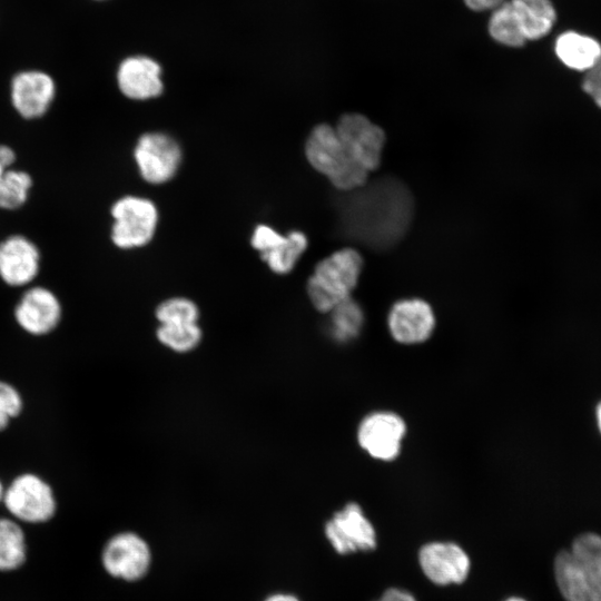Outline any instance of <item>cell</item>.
I'll return each instance as SVG.
<instances>
[{
  "label": "cell",
  "instance_id": "83f0119b",
  "mask_svg": "<svg viewBox=\"0 0 601 601\" xmlns=\"http://www.w3.org/2000/svg\"><path fill=\"white\" fill-rule=\"evenodd\" d=\"M16 159V152L10 146L0 145V175L12 168Z\"/></svg>",
  "mask_w": 601,
  "mask_h": 601
},
{
  "label": "cell",
  "instance_id": "3957f363",
  "mask_svg": "<svg viewBox=\"0 0 601 601\" xmlns=\"http://www.w3.org/2000/svg\"><path fill=\"white\" fill-rule=\"evenodd\" d=\"M304 151L308 164L336 189L354 191L366 185L370 173L349 156L335 127L316 125L307 136Z\"/></svg>",
  "mask_w": 601,
  "mask_h": 601
},
{
  "label": "cell",
  "instance_id": "5b68a950",
  "mask_svg": "<svg viewBox=\"0 0 601 601\" xmlns=\"http://www.w3.org/2000/svg\"><path fill=\"white\" fill-rule=\"evenodd\" d=\"M112 226L110 238L120 249L144 247L155 236L159 213L155 203L146 197L126 195L110 208Z\"/></svg>",
  "mask_w": 601,
  "mask_h": 601
},
{
  "label": "cell",
  "instance_id": "7402d4cb",
  "mask_svg": "<svg viewBox=\"0 0 601 601\" xmlns=\"http://www.w3.org/2000/svg\"><path fill=\"white\" fill-rule=\"evenodd\" d=\"M29 173L14 167L0 175V209L14 210L22 207L32 187Z\"/></svg>",
  "mask_w": 601,
  "mask_h": 601
},
{
  "label": "cell",
  "instance_id": "f1b7e54d",
  "mask_svg": "<svg viewBox=\"0 0 601 601\" xmlns=\"http://www.w3.org/2000/svg\"><path fill=\"white\" fill-rule=\"evenodd\" d=\"M377 601H415L412 594L400 589H388Z\"/></svg>",
  "mask_w": 601,
  "mask_h": 601
},
{
  "label": "cell",
  "instance_id": "836d02e7",
  "mask_svg": "<svg viewBox=\"0 0 601 601\" xmlns=\"http://www.w3.org/2000/svg\"><path fill=\"white\" fill-rule=\"evenodd\" d=\"M4 489L2 486V483L0 482V501L3 499Z\"/></svg>",
  "mask_w": 601,
  "mask_h": 601
},
{
  "label": "cell",
  "instance_id": "e575fe53",
  "mask_svg": "<svg viewBox=\"0 0 601 601\" xmlns=\"http://www.w3.org/2000/svg\"><path fill=\"white\" fill-rule=\"evenodd\" d=\"M505 601H525V600H523L521 598L513 597V598L506 599Z\"/></svg>",
  "mask_w": 601,
  "mask_h": 601
},
{
  "label": "cell",
  "instance_id": "8992f818",
  "mask_svg": "<svg viewBox=\"0 0 601 601\" xmlns=\"http://www.w3.org/2000/svg\"><path fill=\"white\" fill-rule=\"evenodd\" d=\"M134 159L145 181L161 185L176 176L181 164L183 150L173 136L162 131H147L136 141Z\"/></svg>",
  "mask_w": 601,
  "mask_h": 601
},
{
  "label": "cell",
  "instance_id": "7c38bea8",
  "mask_svg": "<svg viewBox=\"0 0 601 601\" xmlns=\"http://www.w3.org/2000/svg\"><path fill=\"white\" fill-rule=\"evenodd\" d=\"M325 533L334 549L346 554L373 550L375 531L356 503H348L326 523Z\"/></svg>",
  "mask_w": 601,
  "mask_h": 601
},
{
  "label": "cell",
  "instance_id": "8fae6325",
  "mask_svg": "<svg viewBox=\"0 0 601 601\" xmlns=\"http://www.w3.org/2000/svg\"><path fill=\"white\" fill-rule=\"evenodd\" d=\"M151 554L147 543L137 534L126 532L111 538L102 552L106 571L127 581L141 579L148 571Z\"/></svg>",
  "mask_w": 601,
  "mask_h": 601
},
{
  "label": "cell",
  "instance_id": "44dd1931",
  "mask_svg": "<svg viewBox=\"0 0 601 601\" xmlns=\"http://www.w3.org/2000/svg\"><path fill=\"white\" fill-rule=\"evenodd\" d=\"M26 560L21 528L9 519H0V571L18 569Z\"/></svg>",
  "mask_w": 601,
  "mask_h": 601
},
{
  "label": "cell",
  "instance_id": "1f68e13d",
  "mask_svg": "<svg viewBox=\"0 0 601 601\" xmlns=\"http://www.w3.org/2000/svg\"><path fill=\"white\" fill-rule=\"evenodd\" d=\"M10 417L0 407V431L4 430L9 424Z\"/></svg>",
  "mask_w": 601,
  "mask_h": 601
},
{
  "label": "cell",
  "instance_id": "d6986e66",
  "mask_svg": "<svg viewBox=\"0 0 601 601\" xmlns=\"http://www.w3.org/2000/svg\"><path fill=\"white\" fill-rule=\"evenodd\" d=\"M307 247V236L300 230H290L274 248L259 256L273 273L286 275L295 268Z\"/></svg>",
  "mask_w": 601,
  "mask_h": 601
},
{
  "label": "cell",
  "instance_id": "ac0fdd59",
  "mask_svg": "<svg viewBox=\"0 0 601 601\" xmlns=\"http://www.w3.org/2000/svg\"><path fill=\"white\" fill-rule=\"evenodd\" d=\"M555 53L566 67L588 71L601 59V45L589 36L568 31L558 37Z\"/></svg>",
  "mask_w": 601,
  "mask_h": 601
},
{
  "label": "cell",
  "instance_id": "d4e9b609",
  "mask_svg": "<svg viewBox=\"0 0 601 601\" xmlns=\"http://www.w3.org/2000/svg\"><path fill=\"white\" fill-rule=\"evenodd\" d=\"M284 235L269 225L258 224L253 230L250 245L259 254H264L282 242Z\"/></svg>",
  "mask_w": 601,
  "mask_h": 601
},
{
  "label": "cell",
  "instance_id": "4316f807",
  "mask_svg": "<svg viewBox=\"0 0 601 601\" xmlns=\"http://www.w3.org/2000/svg\"><path fill=\"white\" fill-rule=\"evenodd\" d=\"M582 88L601 107V59L587 71Z\"/></svg>",
  "mask_w": 601,
  "mask_h": 601
},
{
  "label": "cell",
  "instance_id": "4dcf8cb0",
  "mask_svg": "<svg viewBox=\"0 0 601 601\" xmlns=\"http://www.w3.org/2000/svg\"><path fill=\"white\" fill-rule=\"evenodd\" d=\"M265 601H299V600L290 594L278 593V594H274L269 597Z\"/></svg>",
  "mask_w": 601,
  "mask_h": 601
},
{
  "label": "cell",
  "instance_id": "2e32d148",
  "mask_svg": "<svg viewBox=\"0 0 601 601\" xmlns=\"http://www.w3.org/2000/svg\"><path fill=\"white\" fill-rule=\"evenodd\" d=\"M116 79L120 92L131 100L154 99L164 91L161 67L146 56L124 59L117 69Z\"/></svg>",
  "mask_w": 601,
  "mask_h": 601
},
{
  "label": "cell",
  "instance_id": "9a60e30c",
  "mask_svg": "<svg viewBox=\"0 0 601 601\" xmlns=\"http://www.w3.org/2000/svg\"><path fill=\"white\" fill-rule=\"evenodd\" d=\"M61 304L53 292L36 286L27 289L14 308L17 323L32 335L53 331L61 319Z\"/></svg>",
  "mask_w": 601,
  "mask_h": 601
},
{
  "label": "cell",
  "instance_id": "e0dca14e",
  "mask_svg": "<svg viewBox=\"0 0 601 601\" xmlns=\"http://www.w3.org/2000/svg\"><path fill=\"white\" fill-rule=\"evenodd\" d=\"M420 563L425 575L435 584L463 582L470 570L466 553L454 543L434 542L420 551Z\"/></svg>",
  "mask_w": 601,
  "mask_h": 601
},
{
  "label": "cell",
  "instance_id": "cb8c5ba5",
  "mask_svg": "<svg viewBox=\"0 0 601 601\" xmlns=\"http://www.w3.org/2000/svg\"><path fill=\"white\" fill-rule=\"evenodd\" d=\"M199 315L197 304L187 297L167 298L155 309V317L159 325L196 324Z\"/></svg>",
  "mask_w": 601,
  "mask_h": 601
},
{
  "label": "cell",
  "instance_id": "5bb4252c",
  "mask_svg": "<svg viewBox=\"0 0 601 601\" xmlns=\"http://www.w3.org/2000/svg\"><path fill=\"white\" fill-rule=\"evenodd\" d=\"M40 269V250L27 236L10 235L0 242V278L9 286L31 283Z\"/></svg>",
  "mask_w": 601,
  "mask_h": 601
},
{
  "label": "cell",
  "instance_id": "277c9868",
  "mask_svg": "<svg viewBox=\"0 0 601 601\" xmlns=\"http://www.w3.org/2000/svg\"><path fill=\"white\" fill-rule=\"evenodd\" d=\"M550 0H506L494 9L489 30L492 38L509 47H521L550 32L555 22Z\"/></svg>",
  "mask_w": 601,
  "mask_h": 601
},
{
  "label": "cell",
  "instance_id": "f546056e",
  "mask_svg": "<svg viewBox=\"0 0 601 601\" xmlns=\"http://www.w3.org/2000/svg\"><path fill=\"white\" fill-rule=\"evenodd\" d=\"M466 6L475 11L495 9L506 0H464Z\"/></svg>",
  "mask_w": 601,
  "mask_h": 601
},
{
  "label": "cell",
  "instance_id": "ba28073f",
  "mask_svg": "<svg viewBox=\"0 0 601 601\" xmlns=\"http://www.w3.org/2000/svg\"><path fill=\"white\" fill-rule=\"evenodd\" d=\"M2 501L13 516L29 523L46 522L56 512L51 487L36 474L17 476L4 490Z\"/></svg>",
  "mask_w": 601,
  "mask_h": 601
},
{
  "label": "cell",
  "instance_id": "4fadbf2b",
  "mask_svg": "<svg viewBox=\"0 0 601 601\" xmlns=\"http://www.w3.org/2000/svg\"><path fill=\"white\" fill-rule=\"evenodd\" d=\"M391 336L401 344H420L430 338L435 328L432 306L422 298L397 300L387 315Z\"/></svg>",
  "mask_w": 601,
  "mask_h": 601
},
{
  "label": "cell",
  "instance_id": "603a6c76",
  "mask_svg": "<svg viewBox=\"0 0 601 601\" xmlns=\"http://www.w3.org/2000/svg\"><path fill=\"white\" fill-rule=\"evenodd\" d=\"M158 342L176 353L195 349L203 338L198 323L185 325H159L156 329Z\"/></svg>",
  "mask_w": 601,
  "mask_h": 601
},
{
  "label": "cell",
  "instance_id": "484cf974",
  "mask_svg": "<svg viewBox=\"0 0 601 601\" xmlns=\"http://www.w3.org/2000/svg\"><path fill=\"white\" fill-rule=\"evenodd\" d=\"M0 407L10 417H16L22 410L19 392L9 383L0 381Z\"/></svg>",
  "mask_w": 601,
  "mask_h": 601
},
{
  "label": "cell",
  "instance_id": "9c48e42d",
  "mask_svg": "<svg viewBox=\"0 0 601 601\" xmlns=\"http://www.w3.org/2000/svg\"><path fill=\"white\" fill-rule=\"evenodd\" d=\"M57 95L55 79L46 71L26 69L10 80V101L16 112L27 120L43 117Z\"/></svg>",
  "mask_w": 601,
  "mask_h": 601
},
{
  "label": "cell",
  "instance_id": "6da1fadb",
  "mask_svg": "<svg viewBox=\"0 0 601 601\" xmlns=\"http://www.w3.org/2000/svg\"><path fill=\"white\" fill-rule=\"evenodd\" d=\"M558 588L566 601H601V536L587 532L554 560Z\"/></svg>",
  "mask_w": 601,
  "mask_h": 601
},
{
  "label": "cell",
  "instance_id": "7a4b0ae2",
  "mask_svg": "<svg viewBox=\"0 0 601 601\" xmlns=\"http://www.w3.org/2000/svg\"><path fill=\"white\" fill-rule=\"evenodd\" d=\"M363 266L361 253L353 247L341 248L319 260L306 284L312 305L321 313H328L352 297Z\"/></svg>",
  "mask_w": 601,
  "mask_h": 601
},
{
  "label": "cell",
  "instance_id": "52a82bcc",
  "mask_svg": "<svg viewBox=\"0 0 601 601\" xmlns=\"http://www.w3.org/2000/svg\"><path fill=\"white\" fill-rule=\"evenodd\" d=\"M336 134L349 156L368 173L381 166L386 140L383 128L366 116L347 112L339 117Z\"/></svg>",
  "mask_w": 601,
  "mask_h": 601
},
{
  "label": "cell",
  "instance_id": "ffe728a7",
  "mask_svg": "<svg viewBox=\"0 0 601 601\" xmlns=\"http://www.w3.org/2000/svg\"><path fill=\"white\" fill-rule=\"evenodd\" d=\"M329 334L338 343L355 339L364 325V312L361 305L349 297L328 312Z\"/></svg>",
  "mask_w": 601,
  "mask_h": 601
},
{
  "label": "cell",
  "instance_id": "30bf717a",
  "mask_svg": "<svg viewBox=\"0 0 601 601\" xmlns=\"http://www.w3.org/2000/svg\"><path fill=\"white\" fill-rule=\"evenodd\" d=\"M405 433L406 424L400 415L380 411L363 418L357 430V441L373 459L392 461L401 452Z\"/></svg>",
  "mask_w": 601,
  "mask_h": 601
},
{
  "label": "cell",
  "instance_id": "d6a6232c",
  "mask_svg": "<svg viewBox=\"0 0 601 601\" xmlns=\"http://www.w3.org/2000/svg\"><path fill=\"white\" fill-rule=\"evenodd\" d=\"M595 422H597L598 431L601 435V400L595 406Z\"/></svg>",
  "mask_w": 601,
  "mask_h": 601
}]
</instances>
